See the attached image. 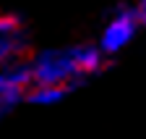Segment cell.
Here are the masks:
<instances>
[{"label": "cell", "mask_w": 146, "mask_h": 139, "mask_svg": "<svg viewBox=\"0 0 146 139\" xmlns=\"http://www.w3.org/2000/svg\"><path fill=\"white\" fill-rule=\"evenodd\" d=\"M29 84H31L29 63L0 66V115H5L24 97H29V92H31Z\"/></svg>", "instance_id": "cell-3"}, {"label": "cell", "mask_w": 146, "mask_h": 139, "mask_svg": "<svg viewBox=\"0 0 146 139\" xmlns=\"http://www.w3.org/2000/svg\"><path fill=\"white\" fill-rule=\"evenodd\" d=\"M133 11H136L138 24H143V26H146V0H138V3L133 5Z\"/></svg>", "instance_id": "cell-6"}, {"label": "cell", "mask_w": 146, "mask_h": 139, "mask_svg": "<svg viewBox=\"0 0 146 139\" xmlns=\"http://www.w3.org/2000/svg\"><path fill=\"white\" fill-rule=\"evenodd\" d=\"M136 29H138V19H136V11L133 8H117L112 13V19L104 24L102 32V40H99V50L104 55H115L136 37Z\"/></svg>", "instance_id": "cell-2"}, {"label": "cell", "mask_w": 146, "mask_h": 139, "mask_svg": "<svg viewBox=\"0 0 146 139\" xmlns=\"http://www.w3.org/2000/svg\"><path fill=\"white\" fill-rule=\"evenodd\" d=\"M70 95V87H34L29 92V102L31 105H55Z\"/></svg>", "instance_id": "cell-5"}, {"label": "cell", "mask_w": 146, "mask_h": 139, "mask_svg": "<svg viewBox=\"0 0 146 139\" xmlns=\"http://www.w3.org/2000/svg\"><path fill=\"white\" fill-rule=\"evenodd\" d=\"M104 53L94 45H70V47H50L39 50L29 60L31 84L34 87H76L102 71Z\"/></svg>", "instance_id": "cell-1"}, {"label": "cell", "mask_w": 146, "mask_h": 139, "mask_svg": "<svg viewBox=\"0 0 146 139\" xmlns=\"http://www.w3.org/2000/svg\"><path fill=\"white\" fill-rule=\"evenodd\" d=\"M26 29L16 16H0V66L21 63L26 53Z\"/></svg>", "instance_id": "cell-4"}]
</instances>
